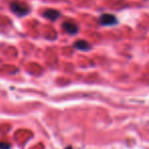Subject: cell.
<instances>
[{
  "label": "cell",
  "mask_w": 149,
  "mask_h": 149,
  "mask_svg": "<svg viewBox=\"0 0 149 149\" xmlns=\"http://www.w3.org/2000/svg\"><path fill=\"white\" fill-rule=\"evenodd\" d=\"M10 9L13 13H15L19 17H24L30 13V7L27 3H24L22 1L15 0L10 3Z\"/></svg>",
  "instance_id": "1"
},
{
  "label": "cell",
  "mask_w": 149,
  "mask_h": 149,
  "mask_svg": "<svg viewBox=\"0 0 149 149\" xmlns=\"http://www.w3.org/2000/svg\"><path fill=\"white\" fill-rule=\"evenodd\" d=\"M99 23L102 26H114L118 24V19L113 15L104 13V15H101V17H99Z\"/></svg>",
  "instance_id": "2"
},
{
  "label": "cell",
  "mask_w": 149,
  "mask_h": 149,
  "mask_svg": "<svg viewBox=\"0 0 149 149\" xmlns=\"http://www.w3.org/2000/svg\"><path fill=\"white\" fill-rule=\"evenodd\" d=\"M62 28L64 29V31L66 32L68 34H77L78 31H79V27L77 26V24H74V22H64L63 25H62Z\"/></svg>",
  "instance_id": "3"
},
{
  "label": "cell",
  "mask_w": 149,
  "mask_h": 149,
  "mask_svg": "<svg viewBox=\"0 0 149 149\" xmlns=\"http://www.w3.org/2000/svg\"><path fill=\"white\" fill-rule=\"evenodd\" d=\"M43 15L45 19H48L50 21H55L60 17V13L55 9H47L43 13Z\"/></svg>",
  "instance_id": "4"
},
{
  "label": "cell",
  "mask_w": 149,
  "mask_h": 149,
  "mask_svg": "<svg viewBox=\"0 0 149 149\" xmlns=\"http://www.w3.org/2000/svg\"><path fill=\"white\" fill-rule=\"evenodd\" d=\"M74 46L76 49L82 50V51H87V50H89L90 47H91V45H90L88 42H86L85 40H79V41H77L74 44Z\"/></svg>",
  "instance_id": "5"
},
{
  "label": "cell",
  "mask_w": 149,
  "mask_h": 149,
  "mask_svg": "<svg viewBox=\"0 0 149 149\" xmlns=\"http://www.w3.org/2000/svg\"><path fill=\"white\" fill-rule=\"evenodd\" d=\"M9 148H10V145L8 143L0 142V149H9Z\"/></svg>",
  "instance_id": "6"
},
{
  "label": "cell",
  "mask_w": 149,
  "mask_h": 149,
  "mask_svg": "<svg viewBox=\"0 0 149 149\" xmlns=\"http://www.w3.org/2000/svg\"><path fill=\"white\" fill-rule=\"evenodd\" d=\"M65 149H72V147H70V146H68V147H66Z\"/></svg>",
  "instance_id": "7"
}]
</instances>
